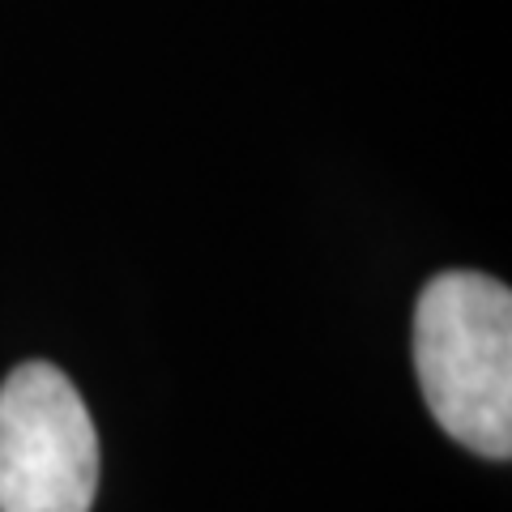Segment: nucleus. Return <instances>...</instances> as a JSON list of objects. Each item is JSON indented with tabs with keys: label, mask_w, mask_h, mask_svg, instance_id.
Returning <instances> with one entry per match:
<instances>
[{
	"label": "nucleus",
	"mask_w": 512,
	"mask_h": 512,
	"mask_svg": "<svg viewBox=\"0 0 512 512\" xmlns=\"http://www.w3.org/2000/svg\"><path fill=\"white\" fill-rule=\"evenodd\" d=\"M99 436L73 380L26 363L0 384V512H90Z\"/></svg>",
	"instance_id": "f03ea898"
},
{
	"label": "nucleus",
	"mask_w": 512,
	"mask_h": 512,
	"mask_svg": "<svg viewBox=\"0 0 512 512\" xmlns=\"http://www.w3.org/2000/svg\"><path fill=\"white\" fill-rule=\"evenodd\" d=\"M414 367L427 410L478 457L512 453V291L474 269L431 278L414 308Z\"/></svg>",
	"instance_id": "f257e3e1"
}]
</instances>
